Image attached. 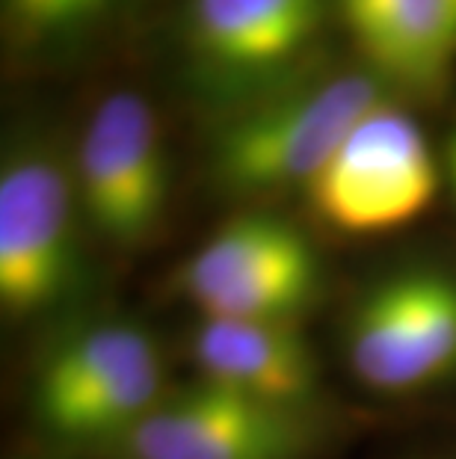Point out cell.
<instances>
[{"instance_id": "cell-1", "label": "cell", "mask_w": 456, "mask_h": 459, "mask_svg": "<svg viewBox=\"0 0 456 459\" xmlns=\"http://www.w3.org/2000/svg\"><path fill=\"white\" fill-rule=\"evenodd\" d=\"M385 101L388 86L371 68L294 77L252 95L213 131L211 178L237 199L305 193L356 125Z\"/></svg>"}, {"instance_id": "cell-2", "label": "cell", "mask_w": 456, "mask_h": 459, "mask_svg": "<svg viewBox=\"0 0 456 459\" xmlns=\"http://www.w3.org/2000/svg\"><path fill=\"white\" fill-rule=\"evenodd\" d=\"M167 392L154 332L131 317H99L65 332L36 365L30 415L56 445L110 451Z\"/></svg>"}, {"instance_id": "cell-3", "label": "cell", "mask_w": 456, "mask_h": 459, "mask_svg": "<svg viewBox=\"0 0 456 459\" xmlns=\"http://www.w3.org/2000/svg\"><path fill=\"white\" fill-rule=\"evenodd\" d=\"M83 211L72 160L18 136L0 163V306L15 324L51 317L86 290Z\"/></svg>"}, {"instance_id": "cell-4", "label": "cell", "mask_w": 456, "mask_h": 459, "mask_svg": "<svg viewBox=\"0 0 456 459\" xmlns=\"http://www.w3.org/2000/svg\"><path fill=\"white\" fill-rule=\"evenodd\" d=\"M341 353L371 394L415 397L456 383V267L394 264L350 299Z\"/></svg>"}, {"instance_id": "cell-5", "label": "cell", "mask_w": 456, "mask_h": 459, "mask_svg": "<svg viewBox=\"0 0 456 459\" xmlns=\"http://www.w3.org/2000/svg\"><path fill=\"white\" fill-rule=\"evenodd\" d=\"M326 264L297 222L246 208L176 270V294L199 317L299 324L326 294Z\"/></svg>"}, {"instance_id": "cell-6", "label": "cell", "mask_w": 456, "mask_h": 459, "mask_svg": "<svg viewBox=\"0 0 456 459\" xmlns=\"http://www.w3.org/2000/svg\"><path fill=\"white\" fill-rule=\"evenodd\" d=\"M442 158L409 113L380 104L350 131L305 199L323 226L367 238L409 226L442 184Z\"/></svg>"}, {"instance_id": "cell-7", "label": "cell", "mask_w": 456, "mask_h": 459, "mask_svg": "<svg viewBox=\"0 0 456 459\" xmlns=\"http://www.w3.org/2000/svg\"><path fill=\"white\" fill-rule=\"evenodd\" d=\"M72 175L95 238L140 249L167 222L169 154L154 107L133 90L104 95L77 140Z\"/></svg>"}, {"instance_id": "cell-8", "label": "cell", "mask_w": 456, "mask_h": 459, "mask_svg": "<svg viewBox=\"0 0 456 459\" xmlns=\"http://www.w3.org/2000/svg\"><path fill=\"white\" fill-rule=\"evenodd\" d=\"M314 412L285 409L193 379L172 388L110 447L116 459H312Z\"/></svg>"}, {"instance_id": "cell-9", "label": "cell", "mask_w": 456, "mask_h": 459, "mask_svg": "<svg viewBox=\"0 0 456 459\" xmlns=\"http://www.w3.org/2000/svg\"><path fill=\"white\" fill-rule=\"evenodd\" d=\"M323 22V0H193L190 39L219 83L261 95L288 83Z\"/></svg>"}, {"instance_id": "cell-10", "label": "cell", "mask_w": 456, "mask_h": 459, "mask_svg": "<svg viewBox=\"0 0 456 459\" xmlns=\"http://www.w3.org/2000/svg\"><path fill=\"white\" fill-rule=\"evenodd\" d=\"M187 350L196 379L261 403L317 412L320 361L299 324L199 317Z\"/></svg>"}, {"instance_id": "cell-11", "label": "cell", "mask_w": 456, "mask_h": 459, "mask_svg": "<svg viewBox=\"0 0 456 459\" xmlns=\"http://www.w3.org/2000/svg\"><path fill=\"white\" fill-rule=\"evenodd\" d=\"M371 72L385 86L433 92L456 60V0H338Z\"/></svg>"}, {"instance_id": "cell-12", "label": "cell", "mask_w": 456, "mask_h": 459, "mask_svg": "<svg viewBox=\"0 0 456 459\" xmlns=\"http://www.w3.org/2000/svg\"><path fill=\"white\" fill-rule=\"evenodd\" d=\"M110 0H4V13L18 33L42 42L60 39L95 22Z\"/></svg>"}, {"instance_id": "cell-13", "label": "cell", "mask_w": 456, "mask_h": 459, "mask_svg": "<svg viewBox=\"0 0 456 459\" xmlns=\"http://www.w3.org/2000/svg\"><path fill=\"white\" fill-rule=\"evenodd\" d=\"M442 175H444V181H448V187L453 193V199H456V128L448 134V140H444V149H442Z\"/></svg>"}, {"instance_id": "cell-14", "label": "cell", "mask_w": 456, "mask_h": 459, "mask_svg": "<svg viewBox=\"0 0 456 459\" xmlns=\"http://www.w3.org/2000/svg\"><path fill=\"white\" fill-rule=\"evenodd\" d=\"M451 459H456V456H451Z\"/></svg>"}]
</instances>
